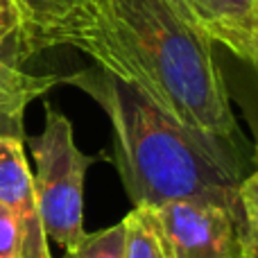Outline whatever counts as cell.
<instances>
[{
    "label": "cell",
    "mask_w": 258,
    "mask_h": 258,
    "mask_svg": "<svg viewBox=\"0 0 258 258\" xmlns=\"http://www.w3.org/2000/svg\"><path fill=\"white\" fill-rule=\"evenodd\" d=\"M63 84L89 93L107 113L113 134L111 161L134 206L197 200L224 206L242 224L240 177L145 95L98 66L63 75Z\"/></svg>",
    "instance_id": "obj_2"
},
{
    "label": "cell",
    "mask_w": 258,
    "mask_h": 258,
    "mask_svg": "<svg viewBox=\"0 0 258 258\" xmlns=\"http://www.w3.org/2000/svg\"><path fill=\"white\" fill-rule=\"evenodd\" d=\"M68 45L145 95L240 177V132L213 41L172 0H77Z\"/></svg>",
    "instance_id": "obj_1"
},
{
    "label": "cell",
    "mask_w": 258,
    "mask_h": 258,
    "mask_svg": "<svg viewBox=\"0 0 258 258\" xmlns=\"http://www.w3.org/2000/svg\"><path fill=\"white\" fill-rule=\"evenodd\" d=\"M209 41L258 66V0H172Z\"/></svg>",
    "instance_id": "obj_5"
},
{
    "label": "cell",
    "mask_w": 258,
    "mask_h": 258,
    "mask_svg": "<svg viewBox=\"0 0 258 258\" xmlns=\"http://www.w3.org/2000/svg\"><path fill=\"white\" fill-rule=\"evenodd\" d=\"M57 84H63V75H30L14 61L0 57V127H7L9 134L25 138L23 113L27 104Z\"/></svg>",
    "instance_id": "obj_8"
},
{
    "label": "cell",
    "mask_w": 258,
    "mask_h": 258,
    "mask_svg": "<svg viewBox=\"0 0 258 258\" xmlns=\"http://www.w3.org/2000/svg\"><path fill=\"white\" fill-rule=\"evenodd\" d=\"M36 172L34 192L45 236L71 254L84 231V179L93 163L107 154H84L63 113L45 104V125L39 136H27Z\"/></svg>",
    "instance_id": "obj_3"
},
{
    "label": "cell",
    "mask_w": 258,
    "mask_h": 258,
    "mask_svg": "<svg viewBox=\"0 0 258 258\" xmlns=\"http://www.w3.org/2000/svg\"><path fill=\"white\" fill-rule=\"evenodd\" d=\"M122 224H125V258H168L154 206H134L122 218Z\"/></svg>",
    "instance_id": "obj_9"
},
{
    "label": "cell",
    "mask_w": 258,
    "mask_h": 258,
    "mask_svg": "<svg viewBox=\"0 0 258 258\" xmlns=\"http://www.w3.org/2000/svg\"><path fill=\"white\" fill-rule=\"evenodd\" d=\"M154 213L168 258H242V224L224 206L177 200Z\"/></svg>",
    "instance_id": "obj_4"
},
{
    "label": "cell",
    "mask_w": 258,
    "mask_h": 258,
    "mask_svg": "<svg viewBox=\"0 0 258 258\" xmlns=\"http://www.w3.org/2000/svg\"><path fill=\"white\" fill-rule=\"evenodd\" d=\"M21 27L14 36L16 61L57 45H68L77 0H16Z\"/></svg>",
    "instance_id": "obj_7"
},
{
    "label": "cell",
    "mask_w": 258,
    "mask_h": 258,
    "mask_svg": "<svg viewBox=\"0 0 258 258\" xmlns=\"http://www.w3.org/2000/svg\"><path fill=\"white\" fill-rule=\"evenodd\" d=\"M242 215V258H258V170L238 183Z\"/></svg>",
    "instance_id": "obj_10"
},
{
    "label": "cell",
    "mask_w": 258,
    "mask_h": 258,
    "mask_svg": "<svg viewBox=\"0 0 258 258\" xmlns=\"http://www.w3.org/2000/svg\"><path fill=\"white\" fill-rule=\"evenodd\" d=\"M256 71H258V66H256Z\"/></svg>",
    "instance_id": "obj_14"
},
{
    "label": "cell",
    "mask_w": 258,
    "mask_h": 258,
    "mask_svg": "<svg viewBox=\"0 0 258 258\" xmlns=\"http://www.w3.org/2000/svg\"><path fill=\"white\" fill-rule=\"evenodd\" d=\"M25 138L0 134V204L18 215L25 233L23 258H52L34 192V177L25 159Z\"/></svg>",
    "instance_id": "obj_6"
},
{
    "label": "cell",
    "mask_w": 258,
    "mask_h": 258,
    "mask_svg": "<svg viewBox=\"0 0 258 258\" xmlns=\"http://www.w3.org/2000/svg\"><path fill=\"white\" fill-rule=\"evenodd\" d=\"M25 233L18 215L0 204V258H23Z\"/></svg>",
    "instance_id": "obj_12"
},
{
    "label": "cell",
    "mask_w": 258,
    "mask_h": 258,
    "mask_svg": "<svg viewBox=\"0 0 258 258\" xmlns=\"http://www.w3.org/2000/svg\"><path fill=\"white\" fill-rule=\"evenodd\" d=\"M18 27H21V14L16 0H0V50L16 36Z\"/></svg>",
    "instance_id": "obj_13"
},
{
    "label": "cell",
    "mask_w": 258,
    "mask_h": 258,
    "mask_svg": "<svg viewBox=\"0 0 258 258\" xmlns=\"http://www.w3.org/2000/svg\"><path fill=\"white\" fill-rule=\"evenodd\" d=\"M66 258H125V224L122 220L102 231L86 233Z\"/></svg>",
    "instance_id": "obj_11"
}]
</instances>
